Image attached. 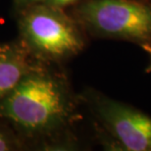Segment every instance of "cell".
<instances>
[{
  "label": "cell",
  "mask_w": 151,
  "mask_h": 151,
  "mask_svg": "<svg viewBox=\"0 0 151 151\" xmlns=\"http://www.w3.org/2000/svg\"><path fill=\"white\" fill-rule=\"evenodd\" d=\"M98 111L112 134L127 150L151 151V118L113 100H101Z\"/></svg>",
  "instance_id": "cell-4"
},
{
  "label": "cell",
  "mask_w": 151,
  "mask_h": 151,
  "mask_svg": "<svg viewBox=\"0 0 151 151\" xmlns=\"http://www.w3.org/2000/svg\"><path fill=\"white\" fill-rule=\"evenodd\" d=\"M40 0H16V2L20 5H24V6H29V5H32L35 3L39 2Z\"/></svg>",
  "instance_id": "cell-8"
},
{
  "label": "cell",
  "mask_w": 151,
  "mask_h": 151,
  "mask_svg": "<svg viewBox=\"0 0 151 151\" xmlns=\"http://www.w3.org/2000/svg\"><path fill=\"white\" fill-rule=\"evenodd\" d=\"M81 16L102 34L144 41L151 38V8L132 0H92Z\"/></svg>",
  "instance_id": "cell-3"
},
{
  "label": "cell",
  "mask_w": 151,
  "mask_h": 151,
  "mask_svg": "<svg viewBox=\"0 0 151 151\" xmlns=\"http://www.w3.org/2000/svg\"><path fill=\"white\" fill-rule=\"evenodd\" d=\"M50 1L52 2L54 5H57V6H65V5L70 4V3L75 2L76 0H50Z\"/></svg>",
  "instance_id": "cell-7"
},
{
  "label": "cell",
  "mask_w": 151,
  "mask_h": 151,
  "mask_svg": "<svg viewBox=\"0 0 151 151\" xmlns=\"http://www.w3.org/2000/svg\"><path fill=\"white\" fill-rule=\"evenodd\" d=\"M26 43L43 56L61 58L78 52L83 40L69 18L55 7L35 5L20 20Z\"/></svg>",
  "instance_id": "cell-2"
},
{
  "label": "cell",
  "mask_w": 151,
  "mask_h": 151,
  "mask_svg": "<svg viewBox=\"0 0 151 151\" xmlns=\"http://www.w3.org/2000/svg\"><path fill=\"white\" fill-rule=\"evenodd\" d=\"M142 48L144 50L146 51L147 53L149 54V56H150V60H151V44H148V43H143L142 44ZM148 73H151V63H150V65H149V67L147 68V70H146Z\"/></svg>",
  "instance_id": "cell-9"
},
{
  "label": "cell",
  "mask_w": 151,
  "mask_h": 151,
  "mask_svg": "<svg viewBox=\"0 0 151 151\" xmlns=\"http://www.w3.org/2000/svg\"><path fill=\"white\" fill-rule=\"evenodd\" d=\"M68 110L62 84L52 76L37 70L29 71L0 101V117L31 134L55 128L63 122Z\"/></svg>",
  "instance_id": "cell-1"
},
{
  "label": "cell",
  "mask_w": 151,
  "mask_h": 151,
  "mask_svg": "<svg viewBox=\"0 0 151 151\" xmlns=\"http://www.w3.org/2000/svg\"><path fill=\"white\" fill-rule=\"evenodd\" d=\"M32 70L23 44L0 45V101Z\"/></svg>",
  "instance_id": "cell-5"
},
{
  "label": "cell",
  "mask_w": 151,
  "mask_h": 151,
  "mask_svg": "<svg viewBox=\"0 0 151 151\" xmlns=\"http://www.w3.org/2000/svg\"><path fill=\"white\" fill-rule=\"evenodd\" d=\"M10 149V145L7 140V138L4 137V134L0 132V151H5Z\"/></svg>",
  "instance_id": "cell-6"
}]
</instances>
